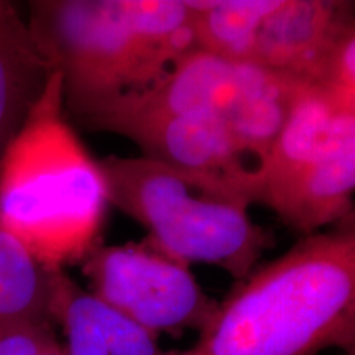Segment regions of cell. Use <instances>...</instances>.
I'll use <instances>...</instances> for the list:
<instances>
[{
    "mask_svg": "<svg viewBox=\"0 0 355 355\" xmlns=\"http://www.w3.org/2000/svg\"><path fill=\"white\" fill-rule=\"evenodd\" d=\"M355 339V206L219 301L198 340L175 355H316Z\"/></svg>",
    "mask_w": 355,
    "mask_h": 355,
    "instance_id": "1",
    "label": "cell"
},
{
    "mask_svg": "<svg viewBox=\"0 0 355 355\" xmlns=\"http://www.w3.org/2000/svg\"><path fill=\"white\" fill-rule=\"evenodd\" d=\"M28 12L73 119L150 87L198 48L189 0H37Z\"/></svg>",
    "mask_w": 355,
    "mask_h": 355,
    "instance_id": "2",
    "label": "cell"
},
{
    "mask_svg": "<svg viewBox=\"0 0 355 355\" xmlns=\"http://www.w3.org/2000/svg\"><path fill=\"white\" fill-rule=\"evenodd\" d=\"M109 189L68 122L55 71L0 158V225L46 270L81 263L99 243Z\"/></svg>",
    "mask_w": 355,
    "mask_h": 355,
    "instance_id": "3",
    "label": "cell"
},
{
    "mask_svg": "<svg viewBox=\"0 0 355 355\" xmlns=\"http://www.w3.org/2000/svg\"><path fill=\"white\" fill-rule=\"evenodd\" d=\"M109 202L148 232L146 243L184 265H211L235 279L248 277L273 245L248 206L202 189L157 162L107 157L99 162Z\"/></svg>",
    "mask_w": 355,
    "mask_h": 355,
    "instance_id": "4",
    "label": "cell"
},
{
    "mask_svg": "<svg viewBox=\"0 0 355 355\" xmlns=\"http://www.w3.org/2000/svg\"><path fill=\"white\" fill-rule=\"evenodd\" d=\"M87 130L130 140L140 157L184 175L202 189L250 207L259 204L254 165L225 123L209 115H171L101 104L74 119Z\"/></svg>",
    "mask_w": 355,
    "mask_h": 355,
    "instance_id": "5",
    "label": "cell"
},
{
    "mask_svg": "<svg viewBox=\"0 0 355 355\" xmlns=\"http://www.w3.org/2000/svg\"><path fill=\"white\" fill-rule=\"evenodd\" d=\"M81 268L92 295L157 337L186 331L199 334L219 308L188 265L146 242L97 243Z\"/></svg>",
    "mask_w": 355,
    "mask_h": 355,
    "instance_id": "6",
    "label": "cell"
},
{
    "mask_svg": "<svg viewBox=\"0 0 355 355\" xmlns=\"http://www.w3.org/2000/svg\"><path fill=\"white\" fill-rule=\"evenodd\" d=\"M355 2L277 0L257 35L250 63L314 84L350 21Z\"/></svg>",
    "mask_w": 355,
    "mask_h": 355,
    "instance_id": "7",
    "label": "cell"
},
{
    "mask_svg": "<svg viewBox=\"0 0 355 355\" xmlns=\"http://www.w3.org/2000/svg\"><path fill=\"white\" fill-rule=\"evenodd\" d=\"M247 71L248 61H234L194 48L150 87L115 97L104 104L137 112L209 115L220 119L227 127L241 99Z\"/></svg>",
    "mask_w": 355,
    "mask_h": 355,
    "instance_id": "8",
    "label": "cell"
},
{
    "mask_svg": "<svg viewBox=\"0 0 355 355\" xmlns=\"http://www.w3.org/2000/svg\"><path fill=\"white\" fill-rule=\"evenodd\" d=\"M50 318L64 334L66 355H175L158 337L84 290L64 270H51Z\"/></svg>",
    "mask_w": 355,
    "mask_h": 355,
    "instance_id": "9",
    "label": "cell"
},
{
    "mask_svg": "<svg viewBox=\"0 0 355 355\" xmlns=\"http://www.w3.org/2000/svg\"><path fill=\"white\" fill-rule=\"evenodd\" d=\"M278 219L308 235L343 219L355 206V128L263 201Z\"/></svg>",
    "mask_w": 355,
    "mask_h": 355,
    "instance_id": "10",
    "label": "cell"
},
{
    "mask_svg": "<svg viewBox=\"0 0 355 355\" xmlns=\"http://www.w3.org/2000/svg\"><path fill=\"white\" fill-rule=\"evenodd\" d=\"M354 128V119L337 107L321 87L303 84L268 155L254 168L259 204Z\"/></svg>",
    "mask_w": 355,
    "mask_h": 355,
    "instance_id": "11",
    "label": "cell"
},
{
    "mask_svg": "<svg viewBox=\"0 0 355 355\" xmlns=\"http://www.w3.org/2000/svg\"><path fill=\"white\" fill-rule=\"evenodd\" d=\"M53 73L19 8L0 0V158L24 127Z\"/></svg>",
    "mask_w": 355,
    "mask_h": 355,
    "instance_id": "12",
    "label": "cell"
},
{
    "mask_svg": "<svg viewBox=\"0 0 355 355\" xmlns=\"http://www.w3.org/2000/svg\"><path fill=\"white\" fill-rule=\"evenodd\" d=\"M277 0H189L196 46L250 61L261 25Z\"/></svg>",
    "mask_w": 355,
    "mask_h": 355,
    "instance_id": "13",
    "label": "cell"
},
{
    "mask_svg": "<svg viewBox=\"0 0 355 355\" xmlns=\"http://www.w3.org/2000/svg\"><path fill=\"white\" fill-rule=\"evenodd\" d=\"M50 288L51 270L0 225V329L25 321H51Z\"/></svg>",
    "mask_w": 355,
    "mask_h": 355,
    "instance_id": "14",
    "label": "cell"
},
{
    "mask_svg": "<svg viewBox=\"0 0 355 355\" xmlns=\"http://www.w3.org/2000/svg\"><path fill=\"white\" fill-rule=\"evenodd\" d=\"M314 84L355 121V19L336 42Z\"/></svg>",
    "mask_w": 355,
    "mask_h": 355,
    "instance_id": "15",
    "label": "cell"
},
{
    "mask_svg": "<svg viewBox=\"0 0 355 355\" xmlns=\"http://www.w3.org/2000/svg\"><path fill=\"white\" fill-rule=\"evenodd\" d=\"M0 355H66L51 321H25L0 329Z\"/></svg>",
    "mask_w": 355,
    "mask_h": 355,
    "instance_id": "16",
    "label": "cell"
},
{
    "mask_svg": "<svg viewBox=\"0 0 355 355\" xmlns=\"http://www.w3.org/2000/svg\"><path fill=\"white\" fill-rule=\"evenodd\" d=\"M345 355H355V339H354V343L350 344V347L345 350Z\"/></svg>",
    "mask_w": 355,
    "mask_h": 355,
    "instance_id": "17",
    "label": "cell"
}]
</instances>
